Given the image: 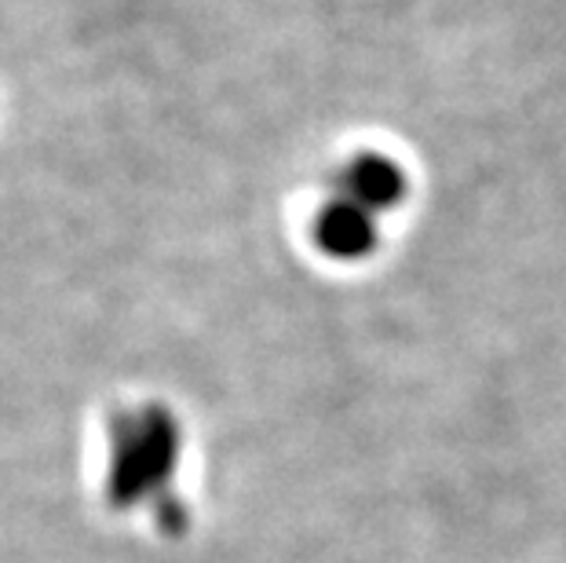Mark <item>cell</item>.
Masks as SVG:
<instances>
[{"instance_id":"1","label":"cell","mask_w":566,"mask_h":563,"mask_svg":"<svg viewBox=\"0 0 566 563\" xmlns=\"http://www.w3.org/2000/svg\"><path fill=\"white\" fill-rule=\"evenodd\" d=\"M336 198L352 201L355 209L380 217L384 209L406 198V173L388 154H358L336 176Z\"/></svg>"}]
</instances>
